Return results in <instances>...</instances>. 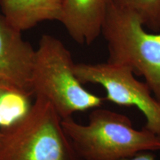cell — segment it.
<instances>
[{
  "label": "cell",
  "mask_w": 160,
  "mask_h": 160,
  "mask_svg": "<svg viewBox=\"0 0 160 160\" xmlns=\"http://www.w3.org/2000/svg\"><path fill=\"white\" fill-rule=\"evenodd\" d=\"M62 124L78 155L83 160H122L145 151H160V136L145 127L137 130L127 116L97 108L87 125L73 117Z\"/></svg>",
  "instance_id": "1"
},
{
  "label": "cell",
  "mask_w": 160,
  "mask_h": 160,
  "mask_svg": "<svg viewBox=\"0 0 160 160\" xmlns=\"http://www.w3.org/2000/svg\"><path fill=\"white\" fill-rule=\"evenodd\" d=\"M62 120L50 102L36 97L25 115L1 130L0 160H83Z\"/></svg>",
  "instance_id": "2"
},
{
  "label": "cell",
  "mask_w": 160,
  "mask_h": 160,
  "mask_svg": "<svg viewBox=\"0 0 160 160\" xmlns=\"http://www.w3.org/2000/svg\"><path fill=\"white\" fill-rule=\"evenodd\" d=\"M71 52L59 39L43 35L36 50L31 82L33 95L51 103L62 119L102 105L105 98L87 91L77 79Z\"/></svg>",
  "instance_id": "3"
},
{
  "label": "cell",
  "mask_w": 160,
  "mask_h": 160,
  "mask_svg": "<svg viewBox=\"0 0 160 160\" xmlns=\"http://www.w3.org/2000/svg\"><path fill=\"white\" fill-rule=\"evenodd\" d=\"M108 62L129 66L142 76L160 103V33L145 31L138 16L109 2L102 30Z\"/></svg>",
  "instance_id": "4"
},
{
  "label": "cell",
  "mask_w": 160,
  "mask_h": 160,
  "mask_svg": "<svg viewBox=\"0 0 160 160\" xmlns=\"http://www.w3.org/2000/svg\"><path fill=\"white\" fill-rule=\"evenodd\" d=\"M74 73L82 85H101L105 100L120 106L137 108L145 116V128L160 136V103L145 82L136 79L129 66L111 63H78Z\"/></svg>",
  "instance_id": "5"
},
{
  "label": "cell",
  "mask_w": 160,
  "mask_h": 160,
  "mask_svg": "<svg viewBox=\"0 0 160 160\" xmlns=\"http://www.w3.org/2000/svg\"><path fill=\"white\" fill-rule=\"evenodd\" d=\"M34 50L0 13V83L30 97L33 95L31 76Z\"/></svg>",
  "instance_id": "6"
},
{
  "label": "cell",
  "mask_w": 160,
  "mask_h": 160,
  "mask_svg": "<svg viewBox=\"0 0 160 160\" xmlns=\"http://www.w3.org/2000/svg\"><path fill=\"white\" fill-rule=\"evenodd\" d=\"M110 0H62L59 22L76 42L91 45L102 33Z\"/></svg>",
  "instance_id": "7"
},
{
  "label": "cell",
  "mask_w": 160,
  "mask_h": 160,
  "mask_svg": "<svg viewBox=\"0 0 160 160\" xmlns=\"http://www.w3.org/2000/svg\"><path fill=\"white\" fill-rule=\"evenodd\" d=\"M2 14L20 31L45 21H59L62 0H0Z\"/></svg>",
  "instance_id": "8"
},
{
  "label": "cell",
  "mask_w": 160,
  "mask_h": 160,
  "mask_svg": "<svg viewBox=\"0 0 160 160\" xmlns=\"http://www.w3.org/2000/svg\"><path fill=\"white\" fill-rule=\"evenodd\" d=\"M116 7L134 13L144 27L151 31L160 30V0H110Z\"/></svg>",
  "instance_id": "9"
},
{
  "label": "cell",
  "mask_w": 160,
  "mask_h": 160,
  "mask_svg": "<svg viewBox=\"0 0 160 160\" xmlns=\"http://www.w3.org/2000/svg\"><path fill=\"white\" fill-rule=\"evenodd\" d=\"M122 160H157L156 157L150 151L141 152L133 157L124 159Z\"/></svg>",
  "instance_id": "10"
},
{
  "label": "cell",
  "mask_w": 160,
  "mask_h": 160,
  "mask_svg": "<svg viewBox=\"0 0 160 160\" xmlns=\"http://www.w3.org/2000/svg\"><path fill=\"white\" fill-rule=\"evenodd\" d=\"M10 91H12V90L10 89L9 88H8L7 86L4 85L3 84L0 83V103H1L2 100L4 96H5L6 93ZM1 136H2V131L1 130H0V139H1Z\"/></svg>",
  "instance_id": "11"
}]
</instances>
